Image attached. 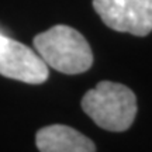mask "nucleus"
Wrapping results in <instances>:
<instances>
[{
  "instance_id": "6",
  "label": "nucleus",
  "mask_w": 152,
  "mask_h": 152,
  "mask_svg": "<svg viewBox=\"0 0 152 152\" xmlns=\"http://www.w3.org/2000/svg\"><path fill=\"white\" fill-rule=\"evenodd\" d=\"M3 37H4V35H3V34H0V39H1V38H3Z\"/></svg>"
},
{
  "instance_id": "2",
  "label": "nucleus",
  "mask_w": 152,
  "mask_h": 152,
  "mask_svg": "<svg viewBox=\"0 0 152 152\" xmlns=\"http://www.w3.org/2000/svg\"><path fill=\"white\" fill-rule=\"evenodd\" d=\"M83 111L107 131L128 130L137 115V97L130 87L104 80L90 89L82 99Z\"/></svg>"
},
{
  "instance_id": "5",
  "label": "nucleus",
  "mask_w": 152,
  "mask_h": 152,
  "mask_svg": "<svg viewBox=\"0 0 152 152\" xmlns=\"http://www.w3.org/2000/svg\"><path fill=\"white\" fill-rule=\"evenodd\" d=\"M35 145L39 152H96L90 138L62 124L41 128L35 135Z\"/></svg>"
},
{
  "instance_id": "4",
  "label": "nucleus",
  "mask_w": 152,
  "mask_h": 152,
  "mask_svg": "<svg viewBox=\"0 0 152 152\" xmlns=\"http://www.w3.org/2000/svg\"><path fill=\"white\" fill-rule=\"evenodd\" d=\"M0 75L30 85H39L48 79V65L37 51L3 37L0 39Z\"/></svg>"
},
{
  "instance_id": "1",
  "label": "nucleus",
  "mask_w": 152,
  "mask_h": 152,
  "mask_svg": "<svg viewBox=\"0 0 152 152\" xmlns=\"http://www.w3.org/2000/svg\"><path fill=\"white\" fill-rule=\"evenodd\" d=\"M34 48L52 69L77 75L93 65L92 48L79 31L68 26H54L34 38Z\"/></svg>"
},
{
  "instance_id": "3",
  "label": "nucleus",
  "mask_w": 152,
  "mask_h": 152,
  "mask_svg": "<svg viewBox=\"0 0 152 152\" xmlns=\"http://www.w3.org/2000/svg\"><path fill=\"white\" fill-rule=\"evenodd\" d=\"M93 7L114 31L137 37L152 31V0H93Z\"/></svg>"
}]
</instances>
